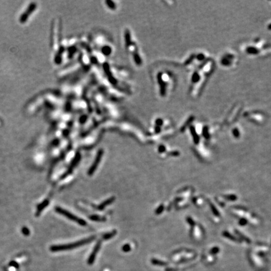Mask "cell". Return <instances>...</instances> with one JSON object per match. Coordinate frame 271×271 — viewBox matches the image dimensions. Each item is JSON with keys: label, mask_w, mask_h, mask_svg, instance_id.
Instances as JSON below:
<instances>
[{"label": "cell", "mask_w": 271, "mask_h": 271, "mask_svg": "<svg viewBox=\"0 0 271 271\" xmlns=\"http://www.w3.org/2000/svg\"><path fill=\"white\" fill-rule=\"evenodd\" d=\"M48 200H46V201H45L42 204H41V205L40 206V207H39V208H38V211H41V210H42L43 209H44V208H45V207H47V205H48Z\"/></svg>", "instance_id": "7c38bea8"}, {"label": "cell", "mask_w": 271, "mask_h": 271, "mask_svg": "<svg viewBox=\"0 0 271 271\" xmlns=\"http://www.w3.org/2000/svg\"><path fill=\"white\" fill-rule=\"evenodd\" d=\"M102 155H103V150H102V149H100V150L98 151L94 162L92 164V166L89 168V171H88V174H89V175H92V174L95 172V171L97 169L98 165H99V163H100V160L102 159Z\"/></svg>", "instance_id": "3957f363"}, {"label": "cell", "mask_w": 271, "mask_h": 271, "mask_svg": "<svg viewBox=\"0 0 271 271\" xmlns=\"http://www.w3.org/2000/svg\"><path fill=\"white\" fill-rule=\"evenodd\" d=\"M100 246H101V242L99 241L96 243V246H95L94 249L93 250V252H92L91 255H90L89 259H88V264H92L94 263L95 259H96V255H97L98 251H99V250L100 249Z\"/></svg>", "instance_id": "277c9868"}, {"label": "cell", "mask_w": 271, "mask_h": 271, "mask_svg": "<svg viewBox=\"0 0 271 271\" xmlns=\"http://www.w3.org/2000/svg\"><path fill=\"white\" fill-rule=\"evenodd\" d=\"M89 218L90 220H93V221H97V222H104L106 220V218L104 217H99L98 215H92L89 217Z\"/></svg>", "instance_id": "ba28073f"}, {"label": "cell", "mask_w": 271, "mask_h": 271, "mask_svg": "<svg viewBox=\"0 0 271 271\" xmlns=\"http://www.w3.org/2000/svg\"><path fill=\"white\" fill-rule=\"evenodd\" d=\"M36 7H37V5H36L35 3H33L30 4V5H29V6H28V8H27V13H28V15L31 14V13L34 11Z\"/></svg>", "instance_id": "9c48e42d"}, {"label": "cell", "mask_w": 271, "mask_h": 271, "mask_svg": "<svg viewBox=\"0 0 271 271\" xmlns=\"http://www.w3.org/2000/svg\"><path fill=\"white\" fill-rule=\"evenodd\" d=\"M28 14L27 13V12H24L22 14L21 16V17L20 18V22L21 23H25L26 21H27V19H28Z\"/></svg>", "instance_id": "30bf717a"}, {"label": "cell", "mask_w": 271, "mask_h": 271, "mask_svg": "<svg viewBox=\"0 0 271 271\" xmlns=\"http://www.w3.org/2000/svg\"><path fill=\"white\" fill-rule=\"evenodd\" d=\"M116 233H117L116 230H114V231L111 232L107 233H106V234H104L103 235V237H102V238H103L104 240H108V239H111L112 237H113L116 234Z\"/></svg>", "instance_id": "52a82bcc"}, {"label": "cell", "mask_w": 271, "mask_h": 271, "mask_svg": "<svg viewBox=\"0 0 271 271\" xmlns=\"http://www.w3.org/2000/svg\"><path fill=\"white\" fill-rule=\"evenodd\" d=\"M114 200H115L114 197H112V198L107 199V200H106V201H103V202H102L101 204L100 205H99V207H97V208L99 209V210H103V209L106 206H107L108 205L111 204V203H112V202H113V201H114Z\"/></svg>", "instance_id": "8992f818"}, {"label": "cell", "mask_w": 271, "mask_h": 271, "mask_svg": "<svg viewBox=\"0 0 271 271\" xmlns=\"http://www.w3.org/2000/svg\"><path fill=\"white\" fill-rule=\"evenodd\" d=\"M163 209V205L160 206L159 208L157 209L156 211V214H159L160 213L162 212Z\"/></svg>", "instance_id": "5bb4252c"}, {"label": "cell", "mask_w": 271, "mask_h": 271, "mask_svg": "<svg viewBox=\"0 0 271 271\" xmlns=\"http://www.w3.org/2000/svg\"><path fill=\"white\" fill-rule=\"evenodd\" d=\"M130 250H131V247L129 244L124 245L123 246V247H122V250H123L124 252H128L130 251Z\"/></svg>", "instance_id": "4fadbf2b"}, {"label": "cell", "mask_w": 271, "mask_h": 271, "mask_svg": "<svg viewBox=\"0 0 271 271\" xmlns=\"http://www.w3.org/2000/svg\"><path fill=\"white\" fill-rule=\"evenodd\" d=\"M80 155H79V153H77V155L75 156V158L73 159V161L72 162L71 166H70V168H69V171H68L67 173H65L64 175H63V176L62 177V178H64L65 176H67V175H68V174L72 172V170L73 168V167H75V166L78 163V162H79V160H80Z\"/></svg>", "instance_id": "5b68a950"}, {"label": "cell", "mask_w": 271, "mask_h": 271, "mask_svg": "<svg viewBox=\"0 0 271 271\" xmlns=\"http://www.w3.org/2000/svg\"><path fill=\"white\" fill-rule=\"evenodd\" d=\"M55 211L57 213H60V214L63 215V216H65V217H67V218L70 219V220H72V221L75 222H77L78 224L82 226H85L87 225V223L85 220H83V219H81L80 218H78L77 217H76L75 215H73L72 213H70L69 211H68L67 210H64V209L60 208V207H57L55 208Z\"/></svg>", "instance_id": "7a4b0ae2"}, {"label": "cell", "mask_w": 271, "mask_h": 271, "mask_svg": "<svg viewBox=\"0 0 271 271\" xmlns=\"http://www.w3.org/2000/svg\"><path fill=\"white\" fill-rule=\"evenodd\" d=\"M95 239H96V237H95L94 236H93V237H90L87 238V239H83V240H79V241L77 242H74V243H68V244L65 245H60L52 246V247L50 248V249H51V250L52 252H58L62 251V250H70V249L79 247L85 244H87V243H90V242H92Z\"/></svg>", "instance_id": "6da1fadb"}, {"label": "cell", "mask_w": 271, "mask_h": 271, "mask_svg": "<svg viewBox=\"0 0 271 271\" xmlns=\"http://www.w3.org/2000/svg\"><path fill=\"white\" fill-rule=\"evenodd\" d=\"M152 263L155 265H159V266H163V265H166V264L165 262H163L162 261H159V260H156V259H153L152 260Z\"/></svg>", "instance_id": "8fae6325"}]
</instances>
